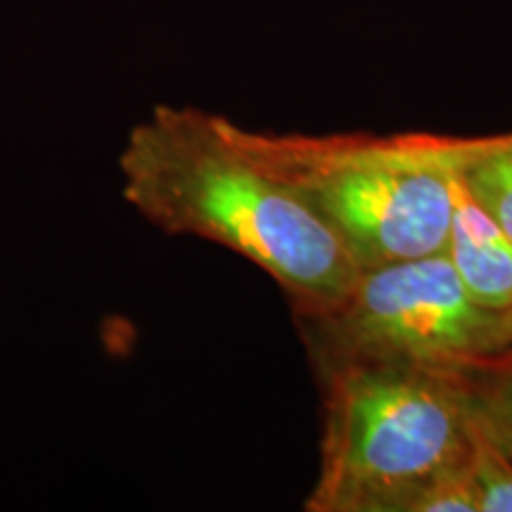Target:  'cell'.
<instances>
[{
    "mask_svg": "<svg viewBox=\"0 0 512 512\" xmlns=\"http://www.w3.org/2000/svg\"><path fill=\"white\" fill-rule=\"evenodd\" d=\"M477 430L512 460V349L463 368Z\"/></svg>",
    "mask_w": 512,
    "mask_h": 512,
    "instance_id": "52a82bcc",
    "label": "cell"
},
{
    "mask_svg": "<svg viewBox=\"0 0 512 512\" xmlns=\"http://www.w3.org/2000/svg\"><path fill=\"white\" fill-rule=\"evenodd\" d=\"M472 437H475L472 479H475L479 512H512V460L505 458L477 430L475 422H472Z\"/></svg>",
    "mask_w": 512,
    "mask_h": 512,
    "instance_id": "ba28073f",
    "label": "cell"
},
{
    "mask_svg": "<svg viewBox=\"0 0 512 512\" xmlns=\"http://www.w3.org/2000/svg\"><path fill=\"white\" fill-rule=\"evenodd\" d=\"M121 195L147 223L235 252L290 299L294 316L337 304L361 275L332 230L228 136L223 117L159 105L119 152Z\"/></svg>",
    "mask_w": 512,
    "mask_h": 512,
    "instance_id": "6da1fadb",
    "label": "cell"
},
{
    "mask_svg": "<svg viewBox=\"0 0 512 512\" xmlns=\"http://www.w3.org/2000/svg\"><path fill=\"white\" fill-rule=\"evenodd\" d=\"M453 211L448 226L446 256L460 283L479 306L489 311H512V240L479 207L463 178L453 176Z\"/></svg>",
    "mask_w": 512,
    "mask_h": 512,
    "instance_id": "5b68a950",
    "label": "cell"
},
{
    "mask_svg": "<svg viewBox=\"0 0 512 512\" xmlns=\"http://www.w3.org/2000/svg\"><path fill=\"white\" fill-rule=\"evenodd\" d=\"M508 320H510V328H512V311L508 313Z\"/></svg>",
    "mask_w": 512,
    "mask_h": 512,
    "instance_id": "9c48e42d",
    "label": "cell"
},
{
    "mask_svg": "<svg viewBox=\"0 0 512 512\" xmlns=\"http://www.w3.org/2000/svg\"><path fill=\"white\" fill-rule=\"evenodd\" d=\"M316 377L320 470L304 510L396 512L427 479L472 463L463 368L349 363Z\"/></svg>",
    "mask_w": 512,
    "mask_h": 512,
    "instance_id": "3957f363",
    "label": "cell"
},
{
    "mask_svg": "<svg viewBox=\"0 0 512 512\" xmlns=\"http://www.w3.org/2000/svg\"><path fill=\"white\" fill-rule=\"evenodd\" d=\"M458 174L479 207L512 240V133L472 138Z\"/></svg>",
    "mask_w": 512,
    "mask_h": 512,
    "instance_id": "8992f818",
    "label": "cell"
},
{
    "mask_svg": "<svg viewBox=\"0 0 512 512\" xmlns=\"http://www.w3.org/2000/svg\"><path fill=\"white\" fill-rule=\"evenodd\" d=\"M294 320L313 373L349 363L467 368L512 349L508 313L479 306L446 254L361 271L337 304Z\"/></svg>",
    "mask_w": 512,
    "mask_h": 512,
    "instance_id": "277c9868",
    "label": "cell"
},
{
    "mask_svg": "<svg viewBox=\"0 0 512 512\" xmlns=\"http://www.w3.org/2000/svg\"><path fill=\"white\" fill-rule=\"evenodd\" d=\"M249 157L285 181L361 271L444 254L453 176L472 138L434 133H261L223 117Z\"/></svg>",
    "mask_w": 512,
    "mask_h": 512,
    "instance_id": "7a4b0ae2",
    "label": "cell"
}]
</instances>
